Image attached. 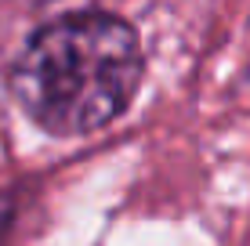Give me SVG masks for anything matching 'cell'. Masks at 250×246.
<instances>
[{"label":"cell","instance_id":"6da1fadb","mask_svg":"<svg viewBox=\"0 0 250 246\" xmlns=\"http://www.w3.org/2000/svg\"><path fill=\"white\" fill-rule=\"evenodd\" d=\"M145 76L142 37L98 7L44 22L7 69L15 105L51 138H83L127 113Z\"/></svg>","mask_w":250,"mask_h":246}]
</instances>
